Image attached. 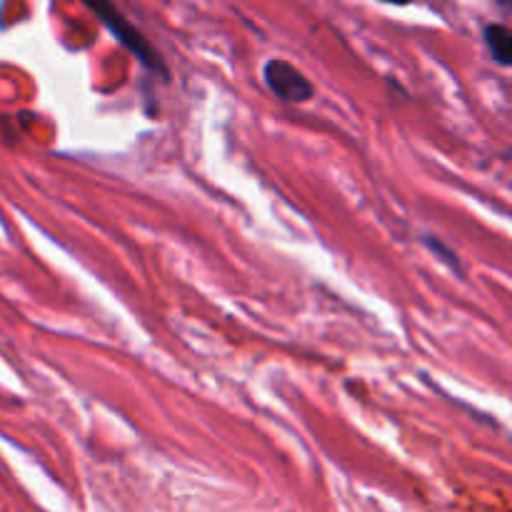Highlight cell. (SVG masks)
I'll use <instances>...</instances> for the list:
<instances>
[{"label": "cell", "mask_w": 512, "mask_h": 512, "mask_svg": "<svg viewBox=\"0 0 512 512\" xmlns=\"http://www.w3.org/2000/svg\"><path fill=\"white\" fill-rule=\"evenodd\" d=\"M83 5L110 30V35H113L128 53H133L135 58H138V63L143 65V68H148L150 73H158L160 78L165 80L170 78L168 65L160 58L155 45L150 43V40L145 38V35L140 33L118 8H115L113 0H83Z\"/></svg>", "instance_id": "obj_1"}, {"label": "cell", "mask_w": 512, "mask_h": 512, "mask_svg": "<svg viewBox=\"0 0 512 512\" xmlns=\"http://www.w3.org/2000/svg\"><path fill=\"white\" fill-rule=\"evenodd\" d=\"M500 5H505V8H512V0H498Z\"/></svg>", "instance_id": "obj_6"}, {"label": "cell", "mask_w": 512, "mask_h": 512, "mask_svg": "<svg viewBox=\"0 0 512 512\" xmlns=\"http://www.w3.org/2000/svg\"><path fill=\"white\" fill-rule=\"evenodd\" d=\"M425 245H428V248L433 250V253L438 255V258L443 260V263L448 265V268L453 270L455 275H463V263H460V258H458V255L453 253V250L448 248V245L440 243L438 238H425Z\"/></svg>", "instance_id": "obj_4"}, {"label": "cell", "mask_w": 512, "mask_h": 512, "mask_svg": "<svg viewBox=\"0 0 512 512\" xmlns=\"http://www.w3.org/2000/svg\"><path fill=\"white\" fill-rule=\"evenodd\" d=\"M483 40L490 50V58L503 68H512V30L508 25L490 23L485 25Z\"/></svg>", "instance_id": "obj_3"}, {"label": "cell", "mask_w": 512, "mask_h": 512, "mask_svg": "<svg viewBox=\"0 0 512 512\" xmlns=\"http://www.w3.org/2000/svg\"><path fill=\"white\" fill-rule=\"evenodd\" d=\"M380 3H388V5H408L413 0H380Z\"/></svg>", "instance_id": "obj_5"}, {"label": "cell", "mask_w": 512, "mask_h": 512, "mask_svg": "<svg viewBox=\"0 0 512 512\" xmlns=\"http://www.w3.org/2000/svg\"><path fill=\"white\" fill-rule=\"evenodd\" d=\"M263 80L270 93L283 100V103H308L315 95L313 83L288 60H268L263 65Z\"/></svg>", "instance_id": "obj_2"}]
</instances>
